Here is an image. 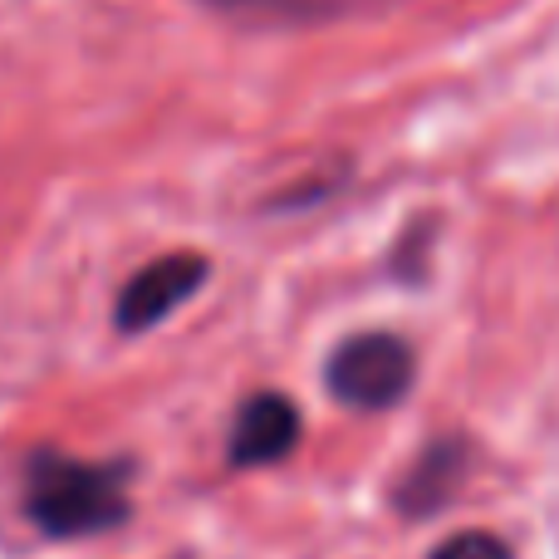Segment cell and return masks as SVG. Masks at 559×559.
I'll use <instances>...</instances> for the list:
<instances>
[{
    "mask_svg": "<svg viewBox=\"0 0 559 559\" xmlns=\"http://www.w3.org/2000/svg\"><path fill=\"white\" fill-rule=\"evenodd\" d=\"M299 442V413L289 397L280 393H255L241 403L231 423V466H271L289 456Z\"/></svg>",
    "mask_w": 559,
    "mask_h": 559,
    "instance_id": "4",
    "label": "cell"
},
{
    "mask_svg": "<svg viewBox=\"0 0 559 559\" xmlns=\"http://www.w3.org/2000/svg\"><path fill=\"white\" fill-rule=\"evenodd\" d=\"M456 472H462V462H456L452 447H432V452L417 462L413 481H407V491H403V506H407V511H417V515L432 511L437 501H447Z\"/></svg>",
    "mask_w": 559,
    "mask_h": 559,
    "instance_id": "5",
    "label": "cell"
},
{
    "mask_svg": "<svg viewBox=\"0 0 559 559\" xmlns=\"http://www.w3.org/2000/svg\"><path fill=\"white\" fill-rule=\"evenodd\" d=\"M427 559H515V555H511V545L491 531H456V535H447Z\"/></svg>",
    "mask_w": 559,
    "mask_h": 559,
    "instance_id": "6",
    "label": "cell"
},
{
    "mask_svg": "<svg viewBox=\"0 0 559 559\" xmlns=\"http://www.w3.org/2000/svg\"><path fill=\"white\" fill-rule=\"evenodd\" d=\"M206 275H212V265H206V255H197V251H173V255L147 261L143 271L118 289V305H114L118 329H123V334L157 329L167 314H177V309L206 285Z\"/></svg>",
    "mask_w": 559,
    "mask_h": 559,
    "instance_id": "3",
    "label": "cell"
},
{
    "mask_svg": "<svg viewBox=\"0 0 559 559\" xmlns=\"http://www.w3.org/2000/svg\"><path fill=\"white\" fill-rule=\"evenodd\" d=\"M413 348L397 334H354L329 354L324 388L334 403L354 407V413H383V407L403 403L413 388Z\"/></svg>",
    "mask_w": 559,
    "mask_h": 559,
    "instance_id": "2",
    "label": "cell"
},
{
    "mask_svg": "<svg viewBox=\"0 0 559 559\" xmlns=\"http://www.w3.org/2000/svg\"><path fill=\"white\" fill-rule=\"evenodd\" d=\"M25 515L49 540L114 531L128 521V466L35 452L25 466Z\"/></svg>",
    "mask_w": 559,
    "mask_h": 559,
    "instance_id": "1",
    "label": "cell"
}]
</instances>
